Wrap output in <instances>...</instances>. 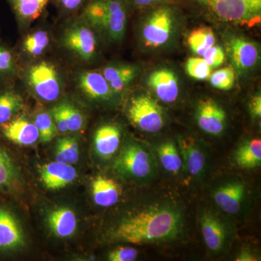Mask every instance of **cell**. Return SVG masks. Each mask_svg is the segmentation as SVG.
<instances>
[{"label":"cell","mask_w":261,"mask_h":261,"mask_svg":"<svg viewBox=\"0 0 261 261\" xmlns=\"http://www.w3.org/2000/svg\"><path fill=\"white\" fill-rule=\"evenodd\" d=\"M121 137V130L116 125L106 124L99 127L94 135L97 154L103 159L112 157L119 147Z\"/></svg>","instance_id":"ffe728a7"},{"label":"cell","mask_w":261,"mask_h":261,"mask_svg":"<svg viewBox=\"0 0 261 261\" xmlns=\"http://www.w3.org/2000/svg\"><path fill=\"white\" fill-rule=\"evenodd\" d=\"M235 161L240 168L252 169L261 165V140L260 138L250 139L243 142L234 156Z\"/></svg>","instance_id":"603a6c76"},{"label":"cell","mask_w":261,"mask_h":261,"mask_svg":"<svg viewBox=\"0 0 261 261\" xmlns=\"http://www.w3.org/2000/svg\"><path fill=\"white\" fill-rule=\"evenodd\" d=\"M92 189L94 201L101 207L115 205L121 196V188L117 182L105 176H97L92 182Z\"/></svg>","instance_id":"44dd1931"},{"label":"cell","mask_w":261,"mask_h":261,"mask_svg":"<svg viewBox=\"0 0 261 261\" xmlns=\"http://www.w3.org/2000/svg\"><path fill=\"white\" fill-rule=\"evenodd\" d=\"M196 121L200 129L205 133L219 136L226 128V112L214 99H202L197 105Z\"/></svg>","instance_id":"30bf717a"},{"label":"cell","mask_w":261,"mask_h":261,"mask_svg":"<svg viewBox=\"0 0 261 261\" xmlns=\"http://www.w3.org/2000/svg\"><path fill=\"white\" fill-rule=\"evenodd\" d=\"M127 115L134 126L146 133H158L164 126L165 116L162 108L147 94H139L132 98Z\"/></svg>","instance_id":"5b68a950"},{"label":"cell","mask_w":261,"mask_h":261,"mask_svg":"<svg viewBox=\"0 0 261 261\" xmlns=\"http://www.w3.org/2000/svg\"><path fill=\"white\" fill-rule=\"evenodd\" d=\"M185 212L171 200L149 201L120 220L113 229L114 240L135 245L166 243L183 233Z\"/></svg>","instance_id":"6da1fadb"},{"label":"cell","mask_w":261,"mask_h":261,"mask_svg":"<svg viewBox=\"0 0 261 261\" xmlns=\"http://www.w3.org/2000/svg\"><path fill=\"white\" fill-rule=\"evenodd\" d=\"M249 111L252 119H260L261 117V95L260 93L252 96L249 102Z\"/></svg>","instance_id":"74e56055"},{"label":"cell","mask_w":261,"mask_h":261,"mask_svg":"<svg viewBox=\"0 0 261 261\" xmlns=\"http://www.w3.org/2000/svg\"><path fill=\"white\" fill-rule=\"evenodd\" d=\"M29 83L38 97L47 102L56 100L61 94V82L54 65L42 62L29 71Z\"/></svg>","instance_id":"52a82bcc"},{"label":"cell","mask_w":261,"mask_h":261,"mask_svg":"<svg viewBox=\"0 0 261 261\" xmlns=\"http://www.w3.org/2000/svg\"><path fill=\"white\" fill-rule=\"evenodd\" d=\"M16 177L14 166L8 156L0 149V187H8Z\"/></svg>","instance_id":"836d02e7"},{"label":"cell","mask_w":261,"mask_h":261,"mask_svg":"<svg viewBox=\"0 0 261 261\" xmlns=\"http://www.w3.org/2000/svg\"><path fill=\"white\" fill-rule=\"evenodd\" d=\"M63 116L64 117L65 123L70 132H78L83 126V116L80 111L67 103L59 105Z\"/></svg>","instance_id":"d6a6232c"},{"label":"cell","mask_w":261,"mask_h":261,"mask_svg":"<svg viewBox=\"0 0 261 261\" xmlns=\"http://www.w3.org/2000/svg\"><path fill=\"white\" fill-rule=\"evenodd\" d=\"M51 112L55 121H56L57 129L63 132V133L68 132V126H67L66 123H65L64 117H63V113L61 112L59 105L53 108Z\"/></svg>","instance_id":"f35d334b"},{"label":"cell","mask_w":261,"mask_h":261,"mask_svg":"<svg viewBox=\"0 0 261 261\" xmlns=\"http://www.w3.org/2000/svg\"><path fill=\"white\" fill-rule=\"evenodd\" d=\"M181 20V10L173 3L145 10L138 29L141 46L145 50L152 51L170 47L177 37Z\"/></svg>","instance_id":"7a4b0ae2"},{"label":"cell","mask_w":261,"mask_h":261,"mask_svg":"<svg viewBox=\"0 0 261 261\" xmlns=\"http://www.w3.org/2000/svg\"><path fill=\"white\" fill-rule=\"evenodd\" d=\"M139 73L138 67L130 64L108 65L102 72L103 76L116 93L126 89L137 79Z\"/></svg>","instance_id":"ac0fdd59"},{"label":"cell","mask_w":261,"mask_h":261,"mask_svg":"<svg viewBox=\"0 0 261 261\" xmlns=\"http://www.w3.org/2000/svg\"><path fill=\"white\" fill-rule=\"evenodd\" d=\"M206 16L226 23H247L261 14V0H185ZM176 4V0H174Z\"/></svg>","instance_id":"3957f363"},{"label":"cell","mask_w":261,"mask_h":261,"mask_svg":"<svg viewBox=\"0 0 261 261\" xmlns=\"http://www.w3.org/2000/svg\"><path fill=\"white\" fill-rule=\"evenodd\" d=\"M200 226L204 241L210 251H222L227 242V231L221 220L213 213L205 211L201 216Z\"/></svg>","instance_id":"5bb4252c"},{"label":"cell","mask_w":261,"mask_h":261,"mask_svg":"<svg viewBox=\"0 0 261 261\" xmlns=\"http://www.w3.org/2000/svg\"><path fill=\"white\" fill-rule=\"evenodd\" d=\"M130 6L136 9L145 10L155 5L173 3L174 0H128Z\"/></svg>","instance_id":"8d00e7d4"},{"label":"cell","mask_w":261,"mask_h":261,"mask_svg":"<svg viewBox=\"0 0 261 261\" xmlns=\"http://www.w3.org/2000/svg\"><path fill=\"white\" fill-rule=\"evenodd\" d=\"M106 21L103 37L112 42H121L126 34L128 22V0H103Z\"/></svg>","instance_id":"9c48e42d"},{"label":"cell","mask_w":261,"mask_h":261,"mask_svg":"<svg viewBox=\"0 0 261 261\" xmlns=\"http://www.w3.org/2000/svg\"><path fill=\"white\" fill-rule=\"evenodd\" d=\"M57 161L72 165L80 159V151L76 141L73 138L60 139L56 146Z\"/></svg>","instance_id":"83f0119b"},{"label":"cell","mask_w":261,"mask_h":261,"mask_svg":"<svg viewBox=\"0 0 261 261\" xmlns=\"http://www.w3.org/2000/svg\"><path fill=\"white\" fill-rule=\"evenodd\" d=\"M236 75L232 67H226L211 73L209 80L212 87L219 90L228 91L233 88Z\"/></svg>","instance_id":"f546056e"},{"label":"cell","mask_w":261,"mask_h":261,"mask_svg":"<svg viewBox=\"0 0 261 261\" xmlns=\"http://www.w3.org/2000/svg\"><path fill=\"white\" fill-rule=\"evenodd\" d=\"M202 58L211 68H216L224 64L226 60V53L221 46L215 44L207 49Z\"/></svg>","instance_id":"e575fe53"},{"label":"cell","mask_w":261,"mask_h":261,"mask_svg":"<svg viewBox=\"0 0 261 261\" xmlns=\"http://www.w3.org/2000/svg\"><path fill=\"white\" fill-rule=\"evenodd\" d=\"M39 173L43 185L51 190L64 188L76 178V171L71 165L58 161L44 165Z\"/></svg>","instance_id":"9a60e30c"},{"label":"cell","mask_w":261,"mask_h":261,"mask_svg":"<svg viewBox=\"0 0 261 261\" xmlns=\"http://www.w3.org/2000/svg\"><path fill=\"white\" fill-rule=\"evenodd\" d=\"M48 223L51 231L59 238L71 236L77 225L74 213L67 207H61L53 211L48 218Z\"/></svg>","instance_id":"7402d4cb"},{"label":"cell","mask_w":261,"mask_h":261,"mask_svg":"<svg viewBox=\"0 0 261 261\" xmlns=\"http://www.w3.org/2000/svg\"><path fill=\"white\" fill-rule=\"evenodd\" d=\"M160 162L168 172L177 174L183 168L179 149L172 140H167L160 144L156 149Z\"/></svg>","instance_id":"cb8c5ba5"},{"label":"cell","mask_w":261,"mask_h":261,"mask_svg":"<svg viewBox=\"0 0 261 261\" xmlns=\"http://www.w3.org/2000/svg\"><path fill=\"white\" fill-rule=\"evenodd\" d=\"M156 167L155 161L149 149L137 142H130L125 146L115 163L118 172L138 180L153 177Z\"/></svg>","instance_id":"277c9868"},{"label":"cell","mask_w":261,"mask_h":261,"mask_svg":"<svg viewBox=\"0 0 261 261\" xmlns=\"http://www.w3.org/2000/svg\"><path fill=\"white\" fill-rule=\"evenodd\" d=\"M23 243V233L18 221L8 211L0 208V249L11 250Z\"/></svg>","instance_id":"d6986e66"},{"label":"cell","mask_w":261,"mask_h":261,"mask_svg":"<svg viewBox=\"0 0 261 261\" xmlns=\"http://www.w3.org/2000/svg\"><path fill=\"white\" fill-rule=\"evenodd\" d=\"M19 18L32 21L39 18L49 0H9Z\"/></svg>","instance_id":"484cf974"},{"label":"cell","mask_w":261,"mask_h":261,"mask_svg":"<svg viewBox=\"0 0 261 261\" xmlns=\"http://www.w3.org/2000/svg\"><path fill=\"white\" fill-rule=\"evenodd\" d=\"M138 256L137 249L130 247H118L110 252L108 259L111 261H134Z\"/></svg>","instance_id":"d590c367"},{"label":"cell","mask_w":261,"mask_h":261,"mask_svg":"<svg viewBox=\"0 0 261 261\" xmlns=\"http://www.w3.org/2000/svg\"><path fill=\"white\" fill-rule=\"evenodd\" d=\"M237 261H255L257 260L255 255L250 250L245 249L242 250L236 258Z\"/></svg>","instance_id":"b9f144b4"},{"label":"cell","mask_w":261,"mask_h":261,"mask_svg":"<svg viewBox=\"0 0 261 261\" xmlns=\"http://www.w3.org/2000/svg\"><path fill=\"white\" fill-rule=\"evenodd\" d=\"M23 101L18 94L6 92L0 94V124L9 121L23 107Z\"/></svg>","instance_id":"4316f807"},{"label":"cell","mask_w":261,"mask_h":261,"mask_svg":"<svg viewBox=\"0 0 261 261\" xmlns=\"http://www.w3.org/2000/svg\"><path fill=\"white\" fill-rule=\"evenodd\" d=\"M2 128L5 137L18 145H33L39 138V130L35 124L22 117L3 123Z\"/></svg>","instance_id":"2e32d148"},{"label":"cell","mask_w":261,"mask_h":261,"mask_svg":"<svg viewBox=\"0 0 261 261\" xmlns=\"http://www.w3.org/2000/svg\"><path fill=\"white\" fill-rule=\"evenodd\" d=\"M63 42L67 49L84 61H91L97 54V38L89 25L73 24L65 32Z\"/></svg>","instance_id":"ba28073f"},{"label":"cell","mask_w":261,"mask_h":261,"mask_svg":"<svg viewBox=\"0 0 261 261\" xmlns=\"http://www.w3.org/2000/svg\"><path fill=\"white\" fill-rule=\"evenodd\" d=\"M79 84L86 95L96 100H107L116 93L102 73L99 72L82 73L79 79Z\"/></svg>","instance_id":"e0dca14e"},{"label":"cell","mask_w":261,"mask_h":261,"mask_svg":"<svg viewBox=\"0 0 261 261\" xmlns=\"http://www.w3.org/2000/svg\"><path fill=\"white\" fill-rule=\"evenodd\" d=\"M34 124L39 130V138L43 142H48L56 137L57 127L49 113L42 112L35 117Z\"/></svg>","instance_id":"1f68e13d"},{"label":"cell","mask_w":261,"mask_h":261,"mask_svg":"<svg viewBox=\"0 0 261 261\" xmlns=\"http://www.w3.org/2000/svg\"><path fill=\"white\" fill-rule=\"evenodd\" d=\"M83 0H59L63 8L68 10H73L78 8Z\"/></svg>","instance_id":"60d3db41"},{"label":"cell","mask_w":261,"mask_h":261,"mask_svg":"<svg viewBox=\"0 0 261 261\" xmlns=\"http://www.w3.org/2000/svg\"><path fill=\"white\" fill-rule=\"evenodd\" d=\"M216 36L209 27H200L192 31L187 38V44L194 54L202 57L204 53L216 44Z\"/></svg>","instance_id":"d4e9b609"},{"label":"cell","mask_w":261,"mask_h":261,"mask_svg":"<svg viewBox=\"0 0 261 261\" xmlns=\"http://www.w3.org/2000/svg\"><path fill=\"white\" fill-rule=\"evenodd\" d=\"M147 84L159 100L165 103L177 100L180 93L179 81L173 70L167 68L154 70L149 75Z\"/></svg>","instance_id":"8fae6325"},{"label":"cell","mask_w":261,"mask_h":261,"mask_svg":"<svg viewBox=\"0 0 261 261\" xmlns=\"http://www.w3.org/2000/svg\"><path fill=\"white\" fill-rule=\"evenodd\" d=\"M49 44L47 33L39 31L30 34L24 40L23 46L25 51L33 56L42 55Z\"/></svg>","instance_id":"f1b7e54d"},{"label":"cell","mask_w":261,"mask_h":261,"mask_svg":"<svg viewBox=\"0 0 261 261\" xmlns=\"http://www.w3.org/2000/svg\"><path fill=\"white\" fill-rule=\"evenodd\" d=\"M246 195L245 184L232 181L220 185L213 197L216 205L228 214H237L241 210Z\"/></svg>","instance_id":"4fadbf2b"},{"label":"cell","mask_w":261,"mask_h":261,"mask_svg":"<svg viewBox=\"0 0 261 261\" xmlns=\"http://www.w3.org/2000/svg\"><path fill=\"white\" fill-rule=\"evenodd\" d=\"M12 67V57L9 51L0 47V70H8Z\"/></svg>","instance_id":"ab89813d"},{"label":"cell","mask_w":261,"mask_h":261,"mask_svg":"<svg viewBox=\"0 0 261 261\" xmlns=\"http://www.w3.org/2000/svg\"><path fill=\"white\" fill-rule=\"evenodd\" d=\"M178 149L183 161L184 171L193 178H200L205 173L206 154L200 143L192 137H181Z\"/></svg>","instance_id":"7c38bea8"},{"label":"cell","mask_w":261,"mask_h":261,"mask_svg":"<svg viewBox=\"0 0 261 261\" xmlns=\"http://www.w3.org/2000/svg\"><path fill=\"white\" fill-rule=\"evenodd\" d=\"M185 68L189 76L198 81L207 80L212 71V68L200 57H192L189 58Z\"/></svg>","instance_id":"4dcf8cb0"},{"label":"cell","mask_w":261,"mask_h":261,"mask_svg":"<svg viewBox=\"0 0 261 261\" xmlns=\"http://www.w3.org/2000/svg\"><path fill=\"white\" fill-rule=\"evenodd\" d=\"M224 51L233 69L241 76H247L252 73L260 62L259 44L241 35L226 37Z\"/></svg>","instance_id":"8992f818"}]
</instances>
